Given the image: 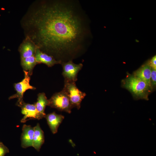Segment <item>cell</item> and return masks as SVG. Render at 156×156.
<instances>
[{"instance_id":"cell-7","label":"cell","mask_w":156,"mask_h":156,"mask_svg":"<svg viewBox=\"0 0 156 156\" xmlns=\"http://www.w3.org/2000/svg\"><path fill=\"white\" fill-rule=\"evenodd\" d=\"M20 107L21 113L24 115L21 120L22 123L25 122L31 119L39 120L44 118L37 110L35 104H30L24 102Z\"/></svg>"},{"instance_id":"cell-18","label":"cell","mask_w":156,"mask_h":156,"mask_svg":"<svg viewBox=\"0 0 156 156\" xmlns=\"http://www.w3.org/2000/svg\"><path fill=\"white\" fill-rule=\"evenodd\" d=\"M149 64L152 69L156 70V56L153 57L150 61L148 62Z\"/></svg>"},{"instance_id":"cell-13","label":"cell","mask_w":156,"mask_h":156,"mask_svg":"<svg viewBox=\"0 0 156 156\" xmlns=\"http://www.w3.org/2000/svg\"><path fill=\"white\" fill-rule=\"evenodd\" d=\"M34 130L32 147L39 151L44 142V133L39 123L34 127Z\"/></svg>"},{"instance_id":"cell-4","label":"cell","mask_w":156,"mask_h":156,"mask_svg":"<svg viewBox=\"0 0 156 156\" xmlns=\"http://www.w3.org/2000/svg\"><path fill=\"white\" fill-rule=\"evenodd\" d=\"M49 100V106L68 113L71 112L73 107L67 94L63 89L54 94Z\"/></svg>"},{"instance_id":"cell-14","label":"cell","mask_w":156,"mask_h":156,"mask_svg":"<svg viewBox=\"0 0 156 156\" xmlns=\"http://www.w3.org/2000/svg\"><path fill=\"white\" fill-rule=\"evenodd\" d=\"M49 100L45 93L42 92L38 94L37 101L35 105L37 110L44 118L46 115L45 109L47 106H49Z\"/></svg>"},{"instance_id":"cell-17","label":"cell","mask_w":156,"mask_h":156,"mask_svg":"<svg viewBox=\"0 0 156 156\" xmlns=\"http://www.w3.org/2000/svg\"><path fill=\"white\" fill-rule=\"evenodd\" d=\"M9 152L8 148L3 144L0 146V156H5Z\"/></svg>"},{"instance_id":"cell-15","label":"cell","mask_w":156,"mask_h":156,"mask_svg":"<svg viewBox=\"0 0 156 156\" xmlns=\"http://www.w3.org/2000/svg\"><path fill=\"white\" fill-rule=\"evenodd\" d=\"M21 63L23 70L27 71L30 76L32 74L34 67L37 64L35 56L21 59Z\"/></svg>"},{"instance_id":"cell-19","label":"cell","mask_w":156,"mask_h":156,"mask_svg":"<svg viewBox=\"0 0 156 156\" xmlns=\"http://www.w3.org/2000/svg\"><path fill=\"white\" fill-rule=\"evenodd\" d=\"M3 143L1 142H0V146L2 145Z\"/></svg>"},{"instance_id":"cell-8","label":"cell","mask_w":156,"mask_h":156,"mask_svg":"<svg viewBox=\"0 0 156 156\" xmlns=\"http://www.w3.org/2000/svg\"><path fill=\"white\" fill-rule=\"evenodd\" d=\"M38 48L34 43L27 37H25L20 45L18 50L21 59L35 56Z\"/></svg>"},{"instance_id":"cell-6","label":"cell","mask_w":156,"mask_h":156,"mask_svg":"<svg viewBox=\"0 0 156 156\" xmlns=\"http://www.w3.org/2000/svg\"><path fill=\"white\" fill-rule=\"evenodd\" d=\"M61 64L63 68L62 75L64 80L75 82L77 80V74L82 69L83 64H75L72 60L62 62Z\"/></svg>"},{"instance_id":"cell-12","label":"cell","mask_w":156,"mask_h":156,"mask_svg":"<svg viewBox=\"0 0 156 156\" xmlns=\"http://www.w3.org/2000/svg\"><path fill=\"white\" fill-rule=\"evenodd\" d=\"M151 70L152 68L148 62L134 72L133 75L151 86Z\"/></svg>"},{"instance_id":"cell-10","label":"cell","mask_w":156,"mask_h":156,"mask_svg":"<svg viewBox=\"0 0 156 156\" xmlns=\"http://www.w3.org/2000/svg\"><path fill=\"white\" fill-rule=\"evenodd\" d=\"M35 57L37 64L42 63L49 67L56 64H61L62 62L56 60L52 56L42 52L38 48L36 50Z\"/></svg>"},{"instance_id":"cell-1","label":"cell","mask_w":156,"mask_h":156,"mask_svg":"<svg viewBox=\"0 0 156 156\" xmlns=\"http://www.w3.org/2000/svg\"><path fill=\"white\" fill-rule=\"evenodd\" d=\"M89 22L79 2L74 0H36L20 21L25 37L62 62L85 50L90 36Z\"/></svg>"},{"instance_id":"cell-9","label":"cell","mask_w":156,"mask_h":156,"mask_svg":"<svg viewBox=\"0 0 156 156\" xmlns=\"http://www.w3.org/2000/svg\"><path fill=\"white\" fill-rule=\"evenodd\" d=\"M21 136L22 147L26 148L33 146L34 127L25 124L23 126Z\"/></svg>"},{"instance_id":"cell-2","label":"cell","mask_w":156,"mask_h":156,"mask_svg":"<svg viewBox=\"0 0 156 156\" xmlns=\"http://www.w3.org/2000/svg\"><path fill=\"white\" fill-rule=\"evenodd\" d=\"M122 83L123 87L138 99L148 100V95L153 90L151 86L133 75L127 76Z\"/></svg>"},{"instance_id":"cell-16","label":"cell","mask_w":156,"mask_h":156,"mask_svg":"<svg viewBox=\"0 0 156 156\" xmlns=\"http://www.w3.org/2000/svg\"><path fill=\"white\" fill-rule=\"evenodd\" d=\"M151 81V86L153 89L156 85V70L152 68Z\"/></svg>"},{"instance_id":"cell-5","label":"cell","mask_w":156,"mask_h":156,"mask_svg":"<svg viewBox=\"0 0 156 156\" xmlns=\"http://www.w3.org/2000/svg\"><path fill=\"white\" fill-rule=\"evenodd\" d=\"M24 74V79L20 82L15 83L14 87L16 93L9 98L11 100L17 98L18 101L17 105L21 107L24 102L23 101V94L28 90H35L36 88L31 85L29 83L30 79V76L27 71L23 70Z\"/></svg>"},{"instance_id":"cell-3","label":"cell","mask_w":156,"mask_h":156,"mask_svg":"<svg viewBox=\"0 0 156 156\" xmlns=\"http://www.w3.org/2000/svg\"><path fill=\"white\" fill-rule=\"evenodd\" d=\"M63 89L67 94L73 108L75 107L79 109L82 101L86 95V93L77 88L75 82L65 80Z\"/></svg>"},{"instance_id":"cell-11","label":"cell","mask_w":156,"mask_h":156,"mask_svg":"<svg viewBox=\"0 0 156 156\" xmlns=\"http://www.w3.org/2000/svg\"><path fill=\"white\" fill-rule=\"evenodd\" d=\"M45 118L52 133H56L59 125L64 118V116L53 112L46 115Z\"/></svg>"}]
</instances>
